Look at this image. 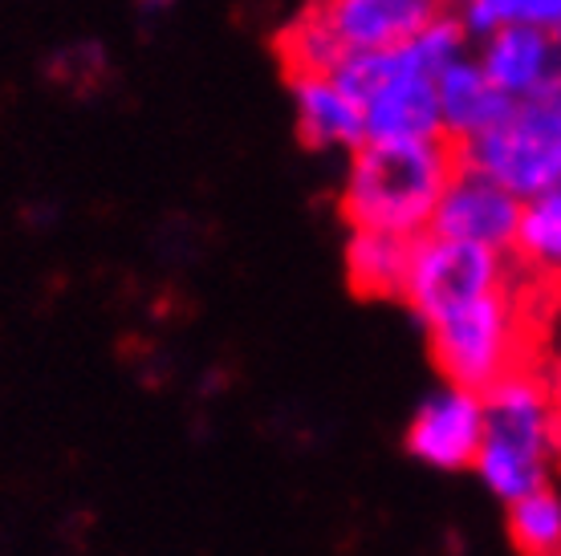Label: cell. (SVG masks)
I'll return each mask as SVG.
<instances>
[{
    "instance_id": "6da1fadb",
    "label": "cell",
    "mask_w": 561,
    "mask_h": 556,
    "mask_svg": "<svg viewBox=\"0 0 561 556\" xmlns=\"http://www.w3.org/2000/svg\"><path fill=\"white\" fill-rule=\"evenodd\" d=\"M561 292L517 277L468 305L423 325L427 349L444 382L489 390L496 378L529 362H541V317L558 313Z\"/></svg>"
},
{
    "instance_id": "8992f818",
    "label": "cell",
    "mask_w": 561,
    "mask_h": 556,
    "mask_svg": "<svg viewBox=\"0 0 561 556\" xmlns=\"http://www.w3.org/2000/svg\"><path fill=\"white\" fill-rule=\"evenodd\" d=\"M484 443V390L444 382L432 390L408 422L403 447L411 460L435 472H472Z\"/></svg>"
},
{
    "instance_id": "ba28073f",
    "label": "cell",
    "mask_w": 561,
    "mask_h": 556,
    "mask_svg": "<svg viewBox=\"0 0 561 556\" xmlns=\"http://www.w3.org/2000/svg\"><path fill=\"white\" fill-rule=\"evenodd\" d=\"M346 54L394 49L444 13V0H309Z\"/></svg>"
},
{
    "instance_id": "30bf717a",
    "label": "cell",
    "mask_w": 561,
    "mask_h": 556,
    "mask_svg": "<svg viewBox=\"0 0 561 556\" xmlns=\"http://www.w3.org/2000/svg\"><path fill=\"white\" fill-rule=\"evenodd\" d=\"M297 139L309 151H358L366 142L363 102L334 73H289Z\"/></svg>"
},
{
    "instance_id": "7c38bea8",
    "label": "cell",
    "mask_w": 561,
    "mask_h": 556,
    "mask_svg": "<svg viewBox=\"0 0 561 556\" xmlns=\"http://www.w3.org/2000/svg\"><path fill=\"white\" fill-rule=\"evenodd\" d=\"M411 240L382 228H351L346 240V280L366 301H399L411 265Z\"/></svg>"
},
{
    "instance_id": "7a4b0ae2",
    "label": "cell",
    "mask_w": 561,
    "mask_h": 556,
    "mask_svg": "<svg viewBox=\"0 0 561 556\" xmlns=\"http://www.w3.org/2000/svg\"><path fill=\"white\" fill-rule=\"evenodd\" d=\"M460 167V147L451 139L363 142L351 151L337 211L351 228H382L399 236H420L432 228L435 204Z\"/></svg>"
},
{
    "instance_id": "3957f363",
    "label": "cell",
    "mask_w": 561,
    "mask_h": 556,
    "mask_svg": "<svg viewBox=\"0 0 561 556\" xmlns=\"http://www.w3.org/2000/svg\"><path fill=\"white\" fill-rule=\"evenodd\" d=\"M460 163L529 199L561 187V78L513 97L508 111L460 147Z\"/></svg>"
},
{
    "instance_id": "277c9868",
    "label": "cell",
    "mask_w": 561,
    "mask_h": 556,
    "mask_svg": "<svg viewBox=\"0 0 561 556\" xmlns=\"http://www.w3.org/2000/svg\"><path fill=\"white\" fill-rule=\"evenodd\" d=\"M517 277V265L508 252L468 244L439 232H420L411 240V265L403 277L399 301L415 313L420 325H432L451 309L468 305L492 289H505Z\"/></svg>"
},
{
    "instance_id": "52a82bcc",
    "label": "cell",
    "mask_w": 561,
    "mask_h": 556,
    "mask_svg": "<svg viewBox=\"0 0 561 556\" xmlns=\"http://www.w3.org/2000/svg\"><path fill=\"white\" fill-rule=\"evenodd\" d=\"M520 223V195H513L505 183H496L484 171L460 163L448 179L432 216V232L456 236L468 244H484L496 252H513Z\"/></svg>"
},
{
    "instance_id": "8fae6325",
    "label": "cell",
    "mask_w": 561,
    "mask_h": 556,
    "mask_svg": "<svg viewBox=\"0 0 561 556\" xmlns=\"http://www.w3.org/2000/svg\"><path fill=\"white\" fill-rule=\"evenodd\" d=\"M435 97H439L444 139H451L456 147L477 139L480 130H489L508 111V102H513V97L492 85V78L477 61V54L456 57L451 66L435 73Z\"/></svg>"
},
{
    "instance_id": "5b68a950",
    "label": "cell",
    "mask_w": 561,
    "mask_h": 556,
    "mask_svg": "<svg viewBox=\"0 0 561 556\" xmlns=\"http://www.w3.org/2000/svg\"><path fill=\"white\" fill-rule=\"evenodd\" d=\"M366 142H415L439 139V97L435 73H427L408 54V45L382 49L379 73L363 94Z\"/></svg>"
},
{
    "instance_id": "e0dca14e",
    "label": "cell",
    "mask_w": 561,
    "mask_h": 556,
    "mask_svg": "<svg viewBox=\"0 0 561 556\" xmlns=\"http://www.w3.org/2000/svg\"><path fill=\"white\" fill-rule=\"evenodd\" d=\"M546 378H549V398H553V415H558V427H561V354L553 362H546Z\"/></svg>"
},
{
    "instance_id": "9a60e30c",
    "label": "cell",
    "mask_w": 561,
    "mask_h": 556,
    "mask_svg": "<svg viewBox=\"0 0 561 556\" xmlns=\"http://www.w3.org/2000/svg\"><path fill=\"white\" fill-rule=\"evenodd\" d=\"M505 529L525 556H561V487L541 484L505 503Z\"/></svg>"
},
{
    "instance_id": "4fadbf2b",
    "label": "cell",
    "mask_w": 561,
    "mask_h": 556,
    "mask_svg": "<svg viewBox=\"0 0 561 556\" xmlns=\"http://www.w3.org/2000/svg\"><path fill=\"white\" fill-rule=\"evenodd\" d=\"M508 256L525 280L561 292V187L520 199L517 240Z\"/></svg>"
},
{
    "instance_id": "d6986e66",
    "label": "cell",
    "mask_w": 561,
    "mask_h": 556,
    "mask_svg": "<svg viewBox=\"0 0 561 556\" xmlns=\"http://www.w3.org/2000/svg\"><path fill=\"white\" fill-rule=\"evenodd\" d=\"M558 45H561V25H558Z\"/></svg>"
},
{
    "instance_id": "ffe728a7",
    "label": "cell",
    "mask_w": 561,
    "mask_h": 556,
    "mask_svg": "<svg viewBox=\"0 0 561 556\" xmlns=\"http://www.w3.org/2000/svg\"><path fill=\"white\" fill-rule=\"evenodd\" d=\"M558 313H561V301H558Z\"/></svg>"
},
{
    "instance_id": "ac0fdd59",
    "label": "cell",
    "mask_w": 561,
    "mask_h": 556,
    "mask_svg": "<svg viewBox=\"0 0 561 556\" xmlns=\"http://www.w3.org/2000/svg\"><path fill=\"white\" fill-rule=\"evenodd\" d=\"M460 4H468V0H444V9H451V13H456Z\"/></svg>"
},
{
    "instance_id": "5bb4252c",
    "label": "cell",
    "mask_w": 561,
    "mask_h": 556,
    "mask_svg": "<svg viewBox=\"0 0 561 556\" xmlns=\"http://www.w3.org/2000/svg\"><path fill=\"white\" fill-rule=\"evenodd\" d=\"M558 460L549 455H537V451H525V447L501 443V439H484L472 460V472L492 496L501 503H513L517 496L534 491L541 484H553L558 479Z\"/></svg>"
},
{
    "instance_id": "9c48e42d",
    "label": "cell",
    "mask_w": 561,
    "mask_h": 556,
    "mask_svg": "<svg viewBox=\"0 0 561 556\" xmlns=\"http://www.w3.org/2000/svg\"><path fill=\"white\" fill-rule=\"evenodd\" d=\"M472 54L492 78V85L508 97H525L561 78V45L553 28L501 25L477 37Z\"/></svg>"
},
{
    "instance_id": "2e32d148",
    "label": "cell",
    "mask_w": 561,
    "mask_h": 556,
    "mask_svg": "<svg viewBox=\"0 0 561 556\" xmlns=\"http://www.w3.org/2000/svg\"><path fill=\"white\" fill-rule=\"evenodd\" d=\"M456 13H460L463 28L472 33V42L501 25H537L558 33L561 0H468Z\"/></svg>"
}]
</instances>
